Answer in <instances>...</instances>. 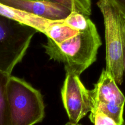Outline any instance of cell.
Instances as JSON below:
<instances>
[{
	"label": "cell",
	"mask_w": 125,
	"mask_h": 125,
	"mask_svg": "<svg viewBox=\"0 0 125 125\" xmlns=\"http://www.w3.org/2000/svg\"><path fill=\"white\" fill-rule=\"evenodd\" d=\"M66 72L61 99L69 122L78 124L93 107L90 90L84 86L79 76L69 71Z\"/></svg>",
	"instance_id": "8992f818"
},
{
	"label": "cell",
	"mask_w": 125,
	"mask_h": 125,
	"mask_svg": "<svg viewBox=\"0 0 125 125\" xmlns=\"http://www.w3.org/2000/svg\"><path fill=\"white\" fill-rule=\"evenodd\" d=\"M125 125V123H124V125Z\"/></svg>",
	"instance_id": "e0dca14e"
},
{
	"label": "cell",
	"mask_w": 125,
	"mask_h": 125,
	"mask_svg": "<svg viewBox=\"0 0 125 125\" xmlns=\"http://www.w3.org/2000/svg\"><path fill=\"white\" fill-rule=\"evenodd\" d=\"M97 5L104 17L105 27V70L120 85L124 74L121 15L110 0H98Z\"/></svg>",
	"instance_id": "277c9868"
},
{
	"label": "cell",
	"mask_w": 125,
	"mask_h": 125,
	"mask_svg": "<svg viewBox=\"0 0 125 125\" xmlns=\"http://www.w3.org/2000/svg\"><path fill=\"white\" fill-rule=\"evenodd\" d=\"M80 125L79 124H73V123H71V122H69L68 123H66V125Z\"/></svg>",
	"instance_id": "5bb4252c"
},
{
	"label": "cell",
	"mask_w": 125,
	"mask_h": 125,
	"mask_svg": "<svg viewBox=\"0 0 125 125\" xmlns=\"http://www.w3.org/2000/svg\"><path fill=\"white\" fill-rule=\"evenodd\" d=\"M0 3L51 21L64 20L72 12L63 6L46 1L0 0Z\"/></svg>",
	"instance_id": "52a82bcc"
},
{
	"label": "cell",
	"mask_w": 125,
	"mask_h": 125,
	"mask_svg": "<svg viewBox=\"0 0 125 125\" xmlns=\"http://www.w3.org/2000/svg\"><path fill=\"white\" fill-rule=\"evenodd\" d=\"M0 15L33 27L44 34L47 28L54 21L9 7L1 3H0Z\"/></svg>",
	"instance_id": "ba28073f"
},
{
	"label": "cell",
	"mask_w": 125,
	"mask_h": 125,
	"mask_svg": "<svg viewBox=\"0 0 125 125\" xmlns=\"http://www.w3.org/2000/svg\"><path fill=\"white\" fill-rule=\"evenodd\" d=\"M35 28L0 15V71L11 74L23 59Z\"/></svg>",
	"instance_id": "3957f363"
},
{
	"label": "cell",
	"mask_w": 125,
	"mask_h": 125,
	"mask_svg": "<svg viewBox=\"0 0 125 125\" xmlns=\"http://www.w3.org/2000/svg\"><path fill=\"white\" fill-rule=\"evenodd\" d=\"M47 40L42 45L50 59L64 65L65 70L80 76L97 59L102 45L95 24L89 17L72 12L47 28Z\"/></svg>",
	"instance_id": "6da1fadb"
},
{
	"label": "cell",
	"mask_w": 125,
	"mask_h": 125,
	"mask_svg": "<svg viewBox=\"0 0 125 125\" xmlns=\"http://www.w3.org/2000/svg\"><path fill=\"white\" fill-rule=\"evenodd\" d=\"M11 74L0 71V125H11L7 84Z\"/></svg>",
	"instance_id": "9c48e42d"
},
{
	"label": "cell",
	"mask_w": 125,
	"mask_h": 125,
	"mask_svg": "<svg viewBox=\"0 0 125 125\" xmlns=\"http://www.w3.org/2000/svg\"><path fill=\"white\" fill-rule=\"evenodd\" d=\"M32 1H42V0H32Z\"/></svg>",
	"instance_id": "2e32d148"
},
{
	"label": "cell",
	"mask_w": 125,
	"mask_h": 125,
	"mask_svg": "<svg viewBox=\"0 0 125 125\" xmlns=\"http://www.w3.org/2000/svg\"><path fill=\"white\" fill-rule=\"evenodd\" d=\"M59 4L68 9L71 12H76L89 17L91 14V0H42Z\"/></svg>",
	"instance_id": "30bf717a"
},
{
	"label": "cell",
	"mask_w": 125,
	"mask_h": 125,
	"mask_svg": "<svg viewBox=\"0 0 125 125\" xmlns=\"http://www.w3.org/2000/svg\"><path fill=\"white\" fill-rule=\"evenodd\" d=\"M121 15L125 18V0H110Z\"/></svg>",
	"instance_id": "7c38bea8"
},
{
	"label": "cell",
	"mask_w": 125,
	"mask_h": 125,
	"mask_svg": "<svg viewBox=\"0 0 125 125\" xmlns=\"http://www.w3.org/2000/svg\"><path fill=\"white\" fill-rule=\"evenodd\" d=\"M89 118L94 125H117L113 120L99 110L91 111Z\"/></svg>",
	"instance_id": "8fae6325"
},
{
	"label": "cell",
	"mask_w": 125,
	"mask_h": 125,
	"mask_svg": "<svg viewBox=\"0 0 125 125\" xmlns=\"http://www.w3.org/2000/svg\"><path fill=\"white\" fill-rule=\"evenodd\" d=\"M121 38H122L123 43V59L124 73H125V28L122 21V15H121Z\"/></svg>",
	"instance_id": "4fadbf2b"
},
{
	"label": "cell",
	"mask_w": 125,
	"mask_h": 125,
	"mask_svg": "<svg viewBox=\"0 0 125 125\" xmlns=\"http://www.w3.org/2000/svg\"><path fill=\"white\" fill-rule=\"evenodd\" d=\"M90 94L93 101L91 111L99 110L113 120L117 125H124L125 96L105 70H102Z\"/></svg>",
	"instance_id": "5b68a950"
},
{
	"label": "cell",
	"mask_w": 125,
	"mask_h": 125,
	"mask_svg": "<svg viewBox=\"0 0 125 125\" xmlns=\"http://www.w3.org/2000/svg\"><path fill=\"white\" fill-rule=\"evenodd\" d=\"M7 98L11 125H34L44 119L45 106L42 95L23 79L10 76Z\"/></svg>",
	"instance_id": "7a4b0ae2"
},
{
	"label": "cell",
	"mask_w": 125,
	"mask_h": 125,
	"mask_svg": "<svg viewBox=\"0 0 125 125\" xmlns=\"http://www.w3.org/2000/svg\"><path fill=\"white\" fill-rule=\"evenodd\" d=\"M122 21H123V23L124 26H125V18H124L123 16H122Z\"/></svg>",
	"instance_id": "9a60e30c"
}]
</instances>
